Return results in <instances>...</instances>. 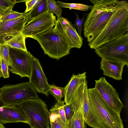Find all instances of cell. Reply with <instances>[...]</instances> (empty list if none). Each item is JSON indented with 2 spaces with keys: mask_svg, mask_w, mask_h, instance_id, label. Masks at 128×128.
<instances>
[{
  "mask_svg": "<svg viewBox=\"0 0 128 128\" xmlns=\"http://www.w3.org/2000/svg\"><path fill=\"white\" fill-rule=\"evenodd\" d=\"M90 1L94 5L84 24V34L88 42L100 34L113 15L128 2L124 0Z\"/></svg>",
  "mask_w": 128,
  "mask_h": 128,
  "instance_id": "cell-1",
  "label": "cell"
},
{
  "mask_svg": "<svg viewBox=\"0 0 128 128\" xmlns=\"http://www.w3.org/2000/svg\"><path fill=\"white\" fill-rule=\"evenodd\" d=\"M88 91L89 108L86 124L94 128H124L120 114L106 103L94 88Z\"/></svg>",
  "mask_w": 128,
  "mask_h": 128,
  "instance_id": "cell-2",
  "label": "cell"
},
{
  "mask_svg": "<svg viewBox=\"0 0 128 128\" xmlns=\"http://www.w3.org/2000/svg\"><path fill=\"white\" fill-rule=\"evenodd\" d=\"M128 31V3L113 15L100 34L88 44L95 49L102 45L116 39Z\"/></svg>",
  "mask_w": 128,
  "mask_h": 128,
  "instance_id": "cell-3",
  "label": "cell"
},
{
  "mask_svg": "<svg viewBox=\"0 0 128 128\" xmlns=\"http://www.w3.org/2000/svg\"><path fill=\"white\" fill-rule=\"evenodd\" d=\"M14 105L19 106L24 111L30 127L50 128V112L46 104L40 98L28 99Z\"/></svg>",
  "mask_w": 128,
  "mask_h": 128,
  "instance_id": "cell-4",
  "label": "cell"
},
{
  "mask_svg": "<svg viewBox=\"0 0 128 128\" xmlns=\"http://www.w3.org/2000/svg\"><path fill=\"white\" fill-rule=\"evenodd\" d=\"M40 44L45 54L58 60L69 54L70 49L67 43L58 34L54 28L31 38Z\"/></svg>",
  "mask_w": 128,
  "mask_h": 128,
  "instance_id": "cell-5",
  "label": "cell"
},
{
  "mask_svg": "<svg viewBox=\"0 0 128 128\" xmlns=\"http://www.w3.org/2000/svg\"><path fill=\"white\" fill-rule=\"evenodd\" d=\"M38 98L36 91L29 82L6 84L0 88V102L12 106L30 99Z\"/></svg>",
  "mask_w": 128,
  "mask_h": 128,
  "instance_id": "cell-6",
  "label": "cell"
},
{
  "mask_svg": "<svg viewBox=\"0 0 128 128\" xmlns=\"http://www.w3.org/2000/svg\"><path fill=\"white\" fill-rule=\"evenodd\" d=\"M94 50L102 58L124 62L128 66V32Z\"/></svg>",
  "mask_w": 128,
  "mask_h": 128,
  "instance_id": "cell-7",
  "label": "cell"
},
{
  "mask_svg": "<svg viewBox=\"0 0 128 128\" xmlns=\"http://www.w3.org/2000/svg\"><path fill=\"white\" fill-rule=\"evenodd\" d=\"M9 52L12 61L11 65L8 66L9 71L20 76L22 78L27 77L29 79L32 72L34 56L27 50L10 46Z\"/></svg>",
  "mask_w": 128,
  "mask_h": 128,
  "instance_id": "cell-8",
  "label": "cell"
},
{
  "mask_svg": "<svg viewBox=\"0 0 128 128\" xmlns=\"http://www.w3.org/2000/svg\"><path fill=\"white\" fill-rule=\"evenodd\" d=\"M56 21L53 13L46 11L28 22L22 33L26 38H31L53 28Z\"/></svg>",
  "mask_w": 128,
  "mask_h": 128,
  "instance_id": "cell-9",
  "label": "cell"
},
{
  "mask_svg": "<svg viewBox=\"0 0 128 128\" xmlns=\"http://www.w3.org/2000/svg\"><path fill=\"white\" fill-rule=\"evenodd\" d=\"M95 82L94 88L102 99L110 107L120 114L124 106L116 90L104 77H101Z\"/></svg>",
  "mask_w": 128,
  "mask_h": 128,
  "instance_id": "cell-10",
  "label": "cell"
},
{
  "mask_svg": "<svg viewBox=\"0 0 128 128\" xmlns=\"http://www.w3.org/2000/svg\"><path fill=\"white\" fill-rule=\"evenodd\" d=\"M54 29V32L67 43L70 49L73 48H81L83 39L67 19L62 16L58 18Z\"/></svg>",
  "mask_w": 128,
  "mask_h": 128,
  "instance_id": "cell-11",
  "label": "cell"
},
{
  "mask_svg": "<svg viewBox=\"0 0 128 128\" xmlns=\"http://www.w3.org/2000/svg\"><path fill=\"white\" fill-rule=\"evenodd\" d=\"M9 20L0 22V45L4 44L22 33L27 14Z\"/></svg>",
  "mask_w": 128,
  "mask_h": 128,
  "instance_id": "cell-12",
  "label": "cell"
},
{
  "mask_svg": "<svg viewBox=\"0 0 128 128\" xmlns=\"http://www.w3.org/2000/svg\"><path fill=\"white\" fill-rule=\"evenodd\" d=\"M29 79V82L36 92L48 96L49 84L39 60L34 56Z\"/></svg>",
  "mask_w": 128,
  "mask_h": 128,
  "instance_id": "cell-13",
  "label": "cell"
},
{
  "mask_svg": "<svg viewBox=\"0 0 128 128\" xmlns=\"http://www.w3.org/2000/svg\"><path fill=\"white\" fill-rule=\"evenodd\" d=\"M23 122L28 124L26 115L19 106L3 105L0 106V123Z\"/></svg>",
  "mask_w": 128,
  "mask_h": 128,
  "instance_id": "cell-14",
  "label": "cell"
},
{
  "mask_svg": "<svg viewBox=\"0 0 128 128\" xmlns=\"http://www.w3.org/2000/svg\"><path fill=\"white\" fill-rule=\"evenodd\" d=\"M100 64V68L103 71V75L118 80H122L124 66L128 67L124 62L104 58H102Z\"/></svg>",
  "mask_w": 128,
  "mask_h": 128,
  "instance_id": "cell-15",
  "label": "cell"
},
{
  "mask_svg": "<svg viewBox=\"0 0 128 128\" xmlns=\"http://www.w3.org/2000/svg\"><path fill=\"white\" fill-rule=\"evenodd\" d=\"M86 72L77 75L73 74L68 84L64 87V99L66 104H71L81 84L86 80Z\"/></svg>",
  "mask_w": 128,
  "mask_h": 128,
  "instance_id": "cell-16",
  "label": "cell"
},
{
  "mask_svg": "<svg viewBox=\"0 0 128 128\" xmlns=\"http://www.w3.org/2000/svg\"><path fill=\"white\" fill-rule=\"evenodd\" d=\"M88 89L87 82L86 80L78 88L72 102L81 107L85 122L89 108Z\"/></svg>",
  "mask_w": 128,
  "mask_h": 128,
  "instance_id": "cell-17",
  "label": "cell"
},
{
  "mask_svg": "<svg viewBox=\"0 0 128 128\" xmlns=\"http://www.w3.org/2000/svg\"><path fill=\"white\" fill-rule=\"evenodd\" d=\"M73 104L74 107L75 113L72 119L66 121V128H86V126L81 107Z\"/></svg>",
  "mask_w": 128,
  "mask_h": 128,
  "instance_id": "cell-18",
  "label": "cell"
},
{
  "mask_svg": "<svg viewBox=\"0 0 128 128\" xmlns=\"http://www.w3.org/2000/svg\"><path fill=\"white\" fill-rule=\"evenodd\" d=\"M46 11V0H40L30 12L27 13L26 23Z\"/></svg>",
  "mask_w": 128,
  "mask_h": 128,
  "instance_id": "cell-19",
  "label": "cell"
},
{
  "mask_svg": "<svg viewBox=\"0 0 128 128\" xmlns=\"http://www.w3.org/2000/svg\"><path fill=\"white\" fill-rule=\"evenodd\" d=\"M25 38L21 33L4 44L13 48L27 51L25 44Z\"/></svg>",
  "mask_w": 128,
  "mask_h": 128,
  "instance_id": "cell-20",
  "label": "cell"
},
{
  "mask_svg": "<svg viewBox=\"0 0 128 128\" xmlns=\"http://www.w3.org/2000/svg\"><path fill=\"white\" fill-rule=\"evenodd\" d=\"M57 3L61 8H69L83 11H87L90 9H91L93 7V6H88L80 3H66L59 1H58Z\"/></svg>",
  "mask_w": 128,
  "mask_h": 128,
  "instance_id": "cell-21",
  "label": "cell"
},
{
  "mask_svg": "<svg viewBox=\"0 0 128 128\" xmlns=\"http://www.w3.org/2000/svg\"><path fill=\"white\" fill-rule=\"evenodd\" d=\"M64 101L62 100L57 102L54 106L50 109V112L59 115L62 120L66 125V121L64 108Z\"/></svg>",
  "mask_w": 128,
  "mask_h": 128,
  "instance_id": "cell-22",
  "label": "cell"
},
{
  "mask_svg": "<svg viewBox=\"0 0 128 128\" xmlns=\"http://www.w3.org/2000/svg\"><path fill=\"white\" fill-rule=\"evenodd\" d=\"M47 11L55 14L58 18L61 16L62 9L59 5L54 0H46Z\"/></svg>",
  "mask_w": 128,
  "mask_h": 128,
  "instance_id": "cell-23",
  "label": "cell"
},
{
  "mask_svg": "<svg viewBox=\"0 0 128 128\" xmlns=\"http://www.w3.org/2000/svg\"><path fill=\"white\" fill-rule=\"evenodd\" d=\"M48 92L52 95L57 102L61 101L64 96V87H58L54 85H50Z\"/></svg>",
  "mask_w": 128,
  "mask_h": 128,
  "instance_id": "cell-24",
  "label": "cell"
},
{
  "mask_svg": "<svg viewBox=\"0 0 128 128\" xmlns=\"http://www.w3.org/2000/svg\"><path fill=\"white\" fill-rule=\"evenodd\" d=\"M25 0L17 1L12 0H0V16L6 11L12 9L17 3L25 2Z\"/></svg>",
  "mask_w": 128,
  "mask_h": 128,
  "instance_id": "cell-25",
  "label": "cell"
},
{
  "mask_svg": "<svg viewBox=\"0 0 128 128\" xmlns=\"http://www.w3.org/2000/svg\"><path fill=\"white\" fill-rule=\"evenodd\" d=\"M10 46L5 44L0 45V57L7 64L8 66L11 64L9 50Z\"/></svg>",
  "mask_w": 128,
  "mask_h": 128,
  "instance_id": "cell-26",
  "label": "cell"
},
{
  "mask_svg": "<svg viewBox=\"0 0 128 128\" xmlns=\"http://www.w3.org/2000/svg\"><path fill=\"white\" fill-rule=\"evenodd\" d=\"M26 13L24 12L21 13L12 10H10L6 12L0 16V22L13 20L23 15Z\"/></svg>",
  "mask_w": 128,
  "mask_h": 128,
  "instance_id": "cell-27",
  "label": "cell"
},
{
  "mask_svg": "<svg viewBox=\"0 0 128 128\" xmlns=\"http://www.w3.org/2000/svg\"><path fill=\"white\" fill-rule=\"evenodd\" d=\"M66 121L72 119L75 113L74 107L72 103L69 104H66L64 106Z\"/></svg>",
  "mask_w": 128,
  "mask_h": 128,
  "instance_id": "cell-28",
  "label": "cell"
},
{
  "mask_svg": "<svg viewBox=\"0 0 128 128\" xmlns=\"http://www.w3.org/2000/svg\"><path fill=\"white\" fill-rule=\"evenodd\" d=\"M75 13L76 16V18L73 25L74 27L76 28L78 31V35L80 36H81V34L82 30V25L85 22V18L87 14H85L83 17L81 19H80L78 14L76 12Z\"/></svg>",
  "mask_w": 128,
  "mask_h": 128,
  "instance_id": "cell-29",
  "label": "cell"
},
{
  "mask_svg": "<svg viewBox=\"0 0 128 128\" xmlns=\"http://www.w3.org/2000/svg\"><path fill=\"white\" fill-rule=\"evenodd\" d=\"M0 67L2 72V77L6 78H9L10 74L8 66L6 62L0 57Z\"/></svg>",
  "mask_w": 128,
  "mask_h": 128,
  "instance_id": "cell-30",
  "label": "cell"
},
{
  "mask_svg": "<svg viewBox=\"0 0 128 128\" xmlns=\"http://www.w3.org/2000/svg\"><path fill=\"white\" fill-rule=\"evenodd\" d=\"M50 127L52 128H66V125L60 117L57 118L53 122H50Z\"/></svg>",
  "mask_w": 128,
  "mask_h": 128,
  "instance_id": "cell-31",
  "label": "cell"
},
{
  "mask_svg": "<svg viewBox=\"0 0 128 128\" xmlns=\"http://www.w3.org/2000/svg\"><path fill=\"white\" fill-rule=\"evenodd\" d=\"M40 0H27L25 2L26 8L24 12L25 13H27L28 11L31 10L39 2Z\"/></svg>",
  "mask_w": 128,
  "mask_h": 128,
  "instance_id": "cell-32",
  "label": "cell"
},
{
  "mask_svg": "<svg viewBox=\"0 0 128 128\" xmlns=\"http://www.w3.org/2000/svg\"><path fill=\"white\" fill-rule=\"evenodd\" d=\"M0 128H6L3 124L0 123Z\"/></svg>",
  "mask_w": 128,
  "mask_h": 128,
  "instance_id": "cell-33",
  "label": "cell"
},
{
  "mask_svg": "<svg viewBox=\"0 0 128 128\" xmlns=\"http://www.w3.org/2000/svg\"><path fill=\"white\" fill-rule=\"evenodd\" d=\"M2 77V72L1 71L0 67V78H1Z\"/></svg>",
  "mask_w": 128,
  "mask_h": 128,
  "instance_id": "cell-34",
  "label": "cell"
},
{
  "mask_svg": "<svg viewBox=\"0 0 128 128\" xmlns=\"http://www.w3.org/2000/svg\"><path fill=\"white\" fill-rule=\"evenodd\" d=\"M30 128H33V127H30Z\"/></svg>",
  "mask_w": 128,
  "mask_h": 128,
  "instance_id": "cell-35",
  "label": "cell"
},
{
  "mask_svg": "<svg viewBox=\"0 0 128 128\" xmlns=\"http://www.w3.org/2000/svg\"></svg>",
  "mask_w": 128,
  "mask_h": 128,
  "instance_id": "cell-36",
  "label": "cell"
},
{
  "mask_svg": "<svg viewBox=\"0 0 128 128\" xmlns=\"http://www.w3.org/2000/svg\"><path fill=\"white\" fill-rule=\"evenodd\" d=\"M50 127V128H52V127Z\"/></svg>",
  "mask_w": 128,
  "mask_h": 128,
  "instance_id": "cell-37",
  "label": "cell"
},
{
  "mask_svg": "<svg viewBox=\"0 0 128 128\" xmlns=\"http://www.w3.org/2000/svg\"></svg>",
  "mask_w": 128,
  "mask_h": 128,
  "instance_id": "cell-38",
  "label": "cell"
}]
</instances>
